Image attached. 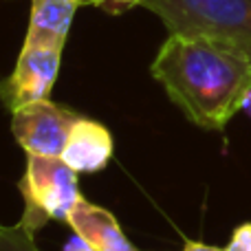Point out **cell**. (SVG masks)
I'll use <instances>...</instances> for the list:
<instances>
[{
    "label": "cell",
    "instance_id": "cell-14",
    "mask_svg": "<svg viewBox=\"0 0 251 251\" xmlns=\"http://www.w3.org/2000/svg\"><path fill=\"white\" fill-rule=\"evenodd\" d=\"M243 113L251 119V91H249V95L245 97V101H243Z\"/></svg>",
    "mask_w": 251,
    "mask_h": 251
},
{
    "label": "cell",
    "instance_id": "cell-1",
    "mask_svg": "<svg viewBox=\"0 0 251 251\" xmlns=\"http://www.w3.org/2000/svg\"><path fill=\"white\" fill-rule=\"evenodd\" d=\"M172 104L205 130H223L251 91V60L203 35L170 33L150 66Z\"/></svg>",
    "mask_w": 251,
    "mask_h": 251
},
{
    "label": "cell",
    "instance_id": "cell-15",
    "mask_svg": "<svg viewBox=\"0 0 251 251\" xmlns=\"http://www.w3.org/2000/svg\"><path fill=\"white\" fill-rule=\"evenodd\" d=\"M82 4H84V0H82Z\"/></svg>",
    "mask_w": 251,
    "mask_h": 251
},
{
    "label": "cell",
    "instance_id": "cell-6",
    "mask_svg": "<svg viewBox=\"0 0 251 251\" xmlns=\"http://www.w3.org/2000/svg\"><path fill=\"white\" fill-rule=\"evenodd\" d=\"M110 156H113V137L108 128L84 117L73 126L62 150V159L77 174L101 172L108 165Z\"/></svg>",
    "mask_w": 251,
    "mask_h": 251
},
{
    "label": "cell",
    "instance_id": "cell-12",
    "mask_svg": "<svg viewBox=\"0 0 251 251\" xmlns=\"http://www.w3.org/2000/svg\"><path fill=\"white\" fill-rule=\"evenodd\" d=\"M62 251H97L95 247H93L88 240H84L79 234H75L73 238L66 240V245L62 247Z\"/></svg>",
    "mask_w": 251,
    "mask_h": 251
},
{
    "label": "cell",
    "instance_id": "cell-2",
    "mask_svg": "<svg viewBox=\"0 0 251 251\" xmlns=\"http://www.w3.org/2000/svg\"><path fill=\"white\" fill-rule=\"evenodd\" d=\"M170 33L203 35L251 60V0H143Z\"/></svg>",
    "mask_w": 251,
    "mask_h": 251
},
{
    "label": "cell",
    "instance_id": "cell-13",
    "mask_svg": "<svg viewBox=\"0 0 251 251\" xmlns=\"http://www.w3.org/2000/svg\"><path fill=\"white\" fill-rule=\"evenodd\" d=\"M183 251H227L221 247H214V245H205V243H194V240H187Z\"/></svg>",
    "mask_w": 251,
    "mask_h": 251
},
{
    "label": "cell",
    "instance_id": "cell-3",
    "mask_svg": "<svg viewBox=\"0 0 251 251\" xmlns=\"http://www.w3.org/2000/svg\"><path fill=\"white\" fill-rule=\"evenodd\" d=\"M26 156V170L20 181V192L25 196V214L20 225L33 234L49 221H69L82 194L77 172L62 156Z\"/></svg>",
    "mask_w": 251,
    "mask_h": 251
},
{
    "label": "cell",
    "instance_id": "cell-8",
    "mask_svg": "<svg viewBox=\"0 0 251 251\" xmlns=\"http://www.w3.org/2000/svg\"><path fill=\"white\" fill-rule=\"evenodd\" d=\"M66 223L97 251H137L128 243L117 218L108 209L88 203L86 199H79Z\"/></svg>",
    "mask_w": 251,
    "mask_h": 251
},
{
    "label": "cell",
    "instance_id": "cell-10",
    "mask_svg": "<svg viewBox=\"0 0 251 251\" xmlns=\"http://www.w3.org/2000/svg\"><path fill=\"white\" fill-rule=\"evenodd\" d=\"M225 249L227 251H251V223L236 227L229 238V245Z\"/></svg>",
    "mask_w": 251,
    "mask_h": 251
},
{
    "label": "cell",
    "instance_id": "cell-9",
    "mask_svg": "<svg viewBox=\"0 0 251 251\" xmlns=\"http://www.w3.org/2000/svg\"><path fill=\"white\" fill-rule=\"evenodd\" d=\"M0 251H40L33 245V234L18 223L16 227L0 225Z\"/></svg>",
    "mask_w": 251,
    "mask_h": 251
},
{
    "label": "cell",
    "instance_id": "cell-4",
    "mask_svg": "<svg viewBox=\"0 0 251 251\" xmlns=\"http://www.w3.org/2000/svg\"><path fill=\"white\" fill-rule=\"evenodd\" d=\"M11 132L26 154L62 156L73 126L82 115L51 100H40L13 110Z\"/></svg>",
    "mask_w": 251,
    "mask_h": 251
},
{
    "label": "cell",
    "instance_id": "cell-5",
    "mask_svg": "<svg viewBox=\"0 0 251 251\" xmlns=\"http://www.w3.org/2000/svg\"><path fill=\"white\" fill-rule=\"evenodd\" d=\"M62 47L25 44L18 55L13 73L0 84V100L9 110L47 100L57 79Z\"/></svg>",
    "mask_w": 251,
    "mask_h": 251
},
{
    "label": "cell",
    "instance_id": "cell-7",
    "mask_svg": "<svg viewBox=\"0 0 251 251\" xmlns=\"http://www.w3.org/2000/svg\"><path fill=\"white\" fill-rule=\"evenodd\" d=\"M79 7H82V0H31L25 44L64 49L75 11Z\"/></svg>",
    "mask_w": 251,
    "mask_h": 251
},
{
    "label": "cell",
    "instance_id": "cell-11",
    "mask_svg": "<svg viewBox=\"0 0 251 251\" xmlns=\"http://www.w3.org/2000/svg\"><path fill=\"white\" fill-rule=\"evenodd\" d=\"M143 0H84V4H95V7H101L110 13H122L128 11V9L141 4Z\"/></svg>",
    "mask_w": 251,
    "mask_h": 251
}]
</instances>
